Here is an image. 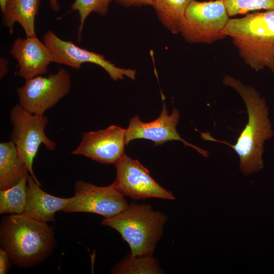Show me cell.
Instances as JSON below:
<instances>
[{"label":"cell","instance_id":"6da1fadb","mask_svg":"<svg viewBox=\"0 0 274 274\" xmlns=\"http://www.w3.org/2000/svg\"><path fill=\"white\" fill-rule=\"evenodd\" d=\"M222 82L235 89L244 100L248 114L247 123L233 145L217 140L209 132H201L200 135L204 140L224 144L233 148L239 156L240 170L248 175L263 168L264 143L273 135L268 107L264 98L252 86L245 85L229 75L225 76Z\"/></svg>","mask_w":274,"mask_h":274},{"label":"cell","instance_id":"7a4b0ae2","mask_svg":"<svg viewBox=\"0 0 274 274\" xmlns=\"http://www.w3.org/2000/svg\"><path fill=\"white\" fill-rule=\"evenodd\" d=\"M0 242L13 263L22 268L40 264L51 255L56 245L53 229L24 213L4 216Z\"/></svg>","mask_w":274,"mask_h":274},{"label":"cell","instance_id":"3957f363","mask_svg":"<svg viewBox=\"0 0 274 274\" xmlns=\"http://www.w3.org/2000/svg\"><path fill=\"white\" fill-rule=\"evenodd\" d=\"M224 34L232 38L246 64L274 73V9L230 18Z\"/></svg>","mask_w":274,"mask_h":274},{"label":"cell","instance_id":"277c9868","mask_svg":"<svg viewBox=\"0 0 274 274\" xmlns=\"http://www.w3.org/2000/svg\"><path fill=\"white\" fill-rule=\"evenodd\" d=\"M166 220L165 214L154 211L150 204L131 202L120 213L104 218L101 224L120 234L131 255H153Z\"/></svg>","mask_w":274,"mask_h":274},{"label":"cell","instance_id":"5b68a950","mask_svg":"<svg viewBox=\"0 0 274 274\" xmlns=\"http://www.w3.org/2000/svg\"><path fill=\"white\" fill-rule=\"evenodd\" d=\"M229 17L223 0H194L185 10L180 33L189 43L211 44L226 37Z\"/></svg>","mask_w":274,"mask_h":274},{"label":"cell","instance_id":"8992f818","mask_svg":"<svg viewBox=\"0 0 274 274\" xmlns=\"http://www.w3.org/2000/svg\"><path fill=\"white\" fill-rule=\"evenodd\" d=\"M10 119L13 126L10 140L25 163L29 174L41 186L33 171L34 159L41 144L50 151L54 150L56 146V143L49 139L45 132L48 118L44 115L32 114L19 104L11 109Z\"/></svg>","mask_w":274,"mask_h":274},{"label":"cell","instance_id":"52a82bcc","mask_svg":"<svg viewBox=\"0 0 274 274\" xmlns=\"http://www.w3.org/2000/svg\"><path fill=\"white\" fill-rule=\"evenodd\" d=\"M25 80L24 84L17 90L19 104L37 115H43L66 95L71 88V76L63 68L47 77L39 75Z\"/></svg>","mask_w":274,"mask_h":274},{"label":"cell","instance_id":"ba28073f","mask_svg":"<svg viewBox=\"0 0 274 274\" xmlns=\"http://www.w3.org/2000/svg\"><path fill=\"white\" fill-rule=\"evenodd\" d=\"M128 205L124 196L112 184L97 186L78 180L75 184L74 195L62 211L94 213L107 218L120 213Z\"/></svg>","mask_w":274,"mask_h":274},{"label":"cell","instance_id":"9c48e42d","mask_svg":"<svg viewBox=\"0 0 274 274\" xmlns=\"http://www.w3.org/2000/svg\"><path fill=\"white\" fill-rule=\"evenodd\" d=\"M115 165L116 178L112 184L124 196L134 200L148 198L175 199L172 193L156 182L149 170L137 160L125 154Z\"/></svg>","mask_w":274,"mask_h":274},{"label":"cell","instance_id":"30bf717a","mask_svg":"<svg viewBox=\"0 0 274 274\" xmlns=\"http://www.w3.org/2000/svg\"><path fill=\"white\" fill-rule=\"evenodd\" d=\"M43 42L51 52L53 62L75 69H79L82 64L89 62L101 67L114 81L123 80L124 76L132 80L135 78V70L118 67L106 60L104 55L81 48L72 41L62 40L52 30L44 34Z\"/></svg>","mask_w":274,"mask_h":274},{"label":"cell","instance_id":"8fae6325","mask_svg":"<svg viewBox=\"0 0 274 274\" xmlns=\"http://www.w3.org/2000/svg\"><path fill=\"white\" fill-rule=\"evenodd\" d=\"M125 129L112 125L104 129L83 132L72 154L103 164L115 165L125 155Z\"/></svg>","mask_w":274,"mask_h":274},{"label":"cell","instance_id":"7c38bea8","mask_svg":"<svg viewBox=\"0 0 274 274\" xmlns=\"http://www.w3.org/2000/svg\"><path fill=\"white\" fill-rule=\"evenodd\" d=\"M179 117V112L175 108L172 114L168 115L164 103L160 116L154 121L143 122L138 115L135 116L130 119L128 126L125 129L126 144L138 139L150 140L155 146L161 145L168 141H179L185 146L193 148L203 156L208 157V151L187 142L180 136L176 129Z\"/></svg>","mask_w":274,"mask_h":274},{"label":"cell","instance_id":"4fadbf2b","mask_svg":"<svg viewBox=\"0 0 274 274\" xmlns=\"http://www.w3.org/2000/svg\"><path fill=\"white\" fill-rule=\"evenodd\" d=\"M10 53L18 62L16 74L25 80L46 73L53 62L51 52L37 36L16 39Z\"/></svg>","mask_w":274,"mask_h":274},{"label":"cell","instance_id":"5bb4252c","mask_svg":"<svg viewBox=\"0 0 274 274\" xmlns=\"http://www.w3.org/2000/svg\"><path fill=\"white\" fill-rule=\"evenodd\" d=\"M29 175L27 178V200L24 214L44 223L54 222L55 214L63 211L71 197L62 198L50 194L43 190Z\"/></svg>","mask_w":274,"mask_h":274},{"label":"cell","instance_id":"9a60e30c","mask_svg":"<svg viewBox=\"0 0 274 274\" xmlns=\"http://www.w3.org/2000/svg\"><path fill=\"white\" fill-rule=\"evenodd\" d=\"M41 0H7L2 13L4 25L12 35L16 22L23 28L26 37L36 36L35 28L36 16L39 13Z\"/></svg>","mask_w":274,"mask_h":274},{"label":"cell","instance_id":"2e32d148","mask_svg":"<svg viewBox=\"0 0 274 274\" xmlns=\"http://www.w3.org/2000/svg\"><path fill=\"white\" fill-rule=\"evenodd\" d=\"M29 170L10 140L0 144V189H6L29 175Z\"/></svg>","mask_w":274,"mask_h":274},{"label":"cell","instance_id":"e0dca14e","mask_svg":"<svg viewBox=\"0 0 274 274\" xmlns=\"http://www.w3.org/2000/svg\"><path fill=\"white\" fill-rule=\"evenodd\" d=\"M194 0H153V7L162 24L174 34L180 33L187 7Z\"/></svg>","mask_w":274,"mask_h":274},{"label":"cell","instance_id":"ac0fdd59","mask_svg":"<svg viewBox=\"0 0 274 274\" xmlns=\"http://www.w3.org/2000/svg\"><path fill=\"white\" fill-rule=\"evenodd\" d=\"M111 273L160 274L164 272L153 255L133 256L130 254L113 266Z\"/></svg>","mask_w":274,"mask_h":274},{"label":"cell","instance_id":"d6986e66","mask_svg":"<svg viewBox=\"0 0 274 274\" xmlns=\"http://www.w3.org/2000/svg\"><path fill=\"white\" fill-rule=\"evenodd\" d=\"M23 177L13 186L0 191V214L24 213L26 200L27 178Z\"/></svg>","mask_w":274,"mask_h":274},{"label":"cell","instance_id":"ffe728a7","mask_svg":"<svg viewBox=\"0 0 274 274\" xmlns=\"http://www.w3.org/2000/svg\"><path fill=\"white\" fill-rule=\"evenodd\" d=\"M113 0H75L71 10L78 11L80 16L78 42L81 40L82 31L86 18L91 12L105 16L108 11L109 5Z\"/></svg>","mask_w":274,"mask_h":274},{"label":"cell","instance_id":"44dd1931","mask_svg":"<svg viewBox=\"0 0 274 274\" xmlns=\"http://www.w3.org/2000/svg\"><path fill=\"white\" fill-rule=\"evenodd\" d=\"M230 17L250 11L274 9V0H223Z\"/></svg>","mask_w":274,"mask_h":274},{"label":"cell","instance_id":"7402d4cb","mask_svg":"<svg viewBox=\"0 0 274 274\" xmlns=\"http://www.w3.org/2000/svg\"><path fill=\"white\" fill-rule=\"evenodd\" d=\"M12 263L8 253L1 247L0 249V273L7 274Z\"/></svg>","mask_w":274,"mask_h":274},{"label":"cell","instance_id":"603a6c76","mask_svg":"<svg viewBox=\"0 0 274 274\" xmlns=\"http://www.w3.org/2000/svg\"><path fill=\"white\" fill-rule=\"evenodd\" d=\"M116 3L123 6L141 7L143 6H153V0H115Z\"/></svg>","mask_w":274,"mask_h":274},{"label":"cell","instance_id":"cb8c5ba5","mask_svg":"<svg viewBox=\"0 0 274 274\" xmlns=\"http://www.w3.org/2000/svg\"><path fill=\"white\" fill-rule=\"evenodd\" d=\"M8 61L3 57L0 58V78L1 79L7 75L8 73Z\"/></svg>","mask_w":274,"mask_h":274},{"label":"cell","instance_id":"d4e9b609","mask_svg":"<svg viewBox=\"0 0 274 274\" xmlns=\"http://www.w3.org/2000/svg\"><path fill=\"white\" fill-rule=\"evenodd\" d=\"M50 6L52 10L57 12L60 9V6L58 3V0H49Z\"/></svg>","mask_w":274,"mask_h":274},{"label":"cell","instance_id":"484cf974","mask_svg":"<svg viewBox=\"0 0 274 274\" xmlns=\"http://www.w3.org/2000/svg\"><path fill=\"white\" fill-rule=\"evenodd\" d=\"M7 0H0V8L2 14L4 12Z\"/></svg>","mask_w":274,"mask_h":274}]
</instances>
